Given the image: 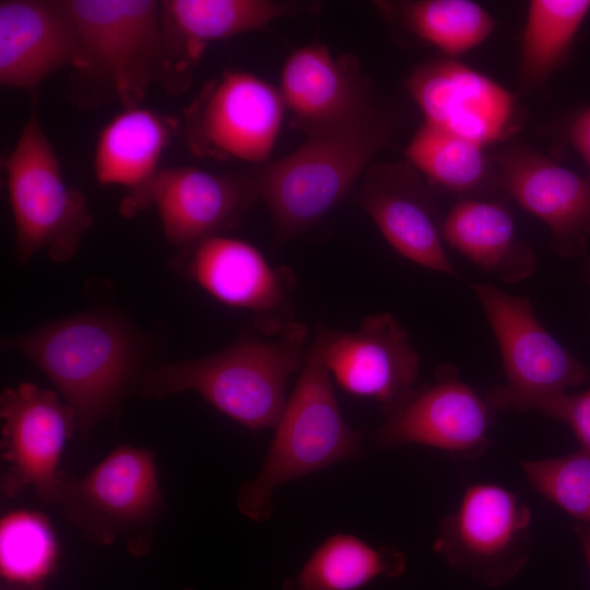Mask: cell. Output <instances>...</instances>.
Instances as JSON below:
<instances>
[{
	"label": "cell",
	"instance_id": "1",
	"mask_svg": "<svg viewBox=\"0 0 590 590\" xmlns=\"http://www.w3.org/2000/svg\"><path fill=\"white\" fill-rule=\"evenodd\" d=\"M394 127L391 114L371 103L308 132L293 152L253 173L278 240L299 235L335 206L361 180Z\"/></svg>",
	"mask_w": 590,
	"mask_h": 590
},
{
	"label": "cell",
	"instance_id": "2",
	"mask_svg": "<svg viewBox=\"0 0 590 590\" xmlns=\"http://www.w3.org/2000/svg\"><path fill=\"white\" fill-rule=\"evenodd\" d=\"M307 340V327L291 320L269 338L246 335L212 355L151 368L140 393L161 399L193 391L250 430L275 427L287 401V379L303 367Z\"/></svg>",
	"mask_w": 590,
	"mask_h": 590
},
{
	"label": "cell",
	"instance_id": "3",
	"mask_svg": "<svg viewBox=\"0 0 590 590\" xmlns=\"http://www.w3.org/2000/svg\"><path fill=\"white\" fill-rule=\"evenodd\" d=\"M35 364L87 434L122 400L137 371L134 340L126 326L99 314L49 322L7 340Z\"/></svg>",
	"mask_w": 590,
	"mask_h": 590
},
{
	"label": "cell",
	"instance_id": "4",
	"mask_svg": "<svg viewBox=\"0 0 590 590\" xmlns=\"http://www.w3.org/2000/svg\"><path fill=\"white\" fill-rule=\"evenodd\" d=\"M274 428L260 471L237 494L238 510L258 523L271 517L280 486L361 452L363 434L344 421L331 376L311 345Z\"/></svg>",
	"mask_w": 590,
	"mask_h": 590
},
{
	"label": "cell",
	"instance_id": "5",
	"mask_svg": "<svg viewBox=\"0 0 590 590\" xmlns=\"http://www.w3.org/2000/svg\"><path fill=\"white\" fill-rule=\"evenodd\" d=\"M14 146L2 161L22 262L44 251L58 263L72 259L92 225L85 197L70 187L37 111V95Z\"/></svg>",
	"mask_w": 590,
	"mask_h": 590
},
{
	"label": "cell",
	"instance_id": "6",
	"mask_svg": "<svg viewBox=\"0 0 590 590\" xmlns=\"http://www.w3.org/2000/svg\"><path fill=\"white\" fill-rule=\"evenodd\" d=\"M80 42L74 69L123 108L139 106L153 83H167L161 1L68 0Z\"/></svg>",
	"mask_w": 590,
	"mask_h": 590
},
{
	"label": "cell",
	"instance_id": "7",
	"mask_svg": "<svg viewBox=\"0 0 590 590\" xmlns=\"http://www.w3.org/2000/svg\"><path fill=\"white\" fill-rule=\"evenodd\" d=\"M56 505L88 541L128 538L129 548L143 553L163 506L154 453L119 446L84 476L61 471Z\"/></svg>",
	"mask_w": 590,
	"mask_h": 590
},
{
	"label": "cell",
	"instance_id": "8",
	"mask_svg": "<svg viewBox=\"0 0 590 590\" xmlns=\"http://www.w3.org/2000/svg\"><path fill=\"white\" fill-rule=\"evenodd\" d=\"M498 343L506 384L484 399L493 410L524 411L531 400L581 386L590 370L538 319L528 297L489 283L471 284Z\"/></svg>",
	"mask_w": 590,
	"mask_h": 590
},
{
	"label": "cell",
	"instance_id": "9",
	"mask_svg": "<svg viewBox=\"0 0 590 590\" xmlns=\"http://www.w3.org/2000/svg\"><path fill=\"white\" fill-rule=\"evenodd\" d=\"M530 508L495 484L467 488L439 524L433 548L453 569L489 587L512 579L530 553Z\"/></svg>",
	"mask_w": 590,
	"mask_h": 590
},
{
	"label": "cell",
	"instance_id": "10",
	"mask_svg": "<svg viewBox=\"0 0 590 590\" xmlns=\"http://www.w3.org/2000/svg\"><path fill=\"white\" fill-rule=\"evenodd\" d=\"M284 109L273 85L249 72L227 71L185 110L186 142L200 156L263 163L279 137Z\"/></svg>",
	"mask_w": 590,
	"mask_h": 590
},
{
	"label": "cell",
	"instance_id": "11",
	"mask_svg": "<svg viewBox=\"0 0 590 590\" xmlns=\"http://www.w3.org/2000/svg\"><path fill=\"white\" fill-rule=\"evenodd\" d=\"M0 489L14 498L33 488L45 503H57L59 461L78 428L72 409L58 396L31 382L5 388L0 397Z\"/></svg>",
	"mask_w": 590,
	"mask_h": 590
},
{
	"label": "cell",
	"instance_id": "12",
	"mask_svg": "<svg viewBox=\"0 0 590 590\" xmlns=\"http://www.w3.org/2000/svg\"><path fill=\"white\" fill-rule=\"evenodd\" d=\"M405 86L424 122L484 148L507 141L526 120L517 95L456 58L445 56L416 67Z\"/></svg>",
	"mask_w": 590,
	"mask_h": 590
},
{
	"label": "cell",
	"instance_id": "13",
	"mask_svg": "<svg viewBox=\"0 0 590 590\" xmlns=\"http://www.w3.org/2000/svg\"><path fill=\"white\" fill-rule=\"evenodd\" d=\"M311 347L345 392L376 401L384 415L416 388L420 356L389 312L367 316L355 331L320 328Z\"/></svg>",
	"mask_w": 590,
	"mask_h": 590
},
{
	"label": "cell",
	"instance_id": "14",
	"mask_svg": "<svg viewBox=\"0 0 590 590\" xmlns=\"http://www.w3.org/2000/svg\"><path fill=\"white\" fill-rule=\"evenodd\" d=\"M373 435L381 448L417 444L475 459L487 449L493 409L460 380L452 365L438 368L432 384L416 387Z\"/></svg>",
	"mask_w": 590,
	"mask_h": 590
},
{
	"label": "cell",
	"instance_id": "15",
	"mask_svg": "<svg viewBox=\"0 0 590 590\" xmlns=\"http://www.w3.org/2000/svg\"><path fill=\"white\" fill-rule=\"evenodd\" d=\"M257 199L253 173L221 175L194 166L162 167L126 215L155 208L167 240L185 249L233 227Z\"/></svg>",
	"mask_w": 590,
	"mask_h": 590
},
{
	"label": "cell",
	"instance_id": "16",
	"mask_svg": "<svg viewBox=\"0 0 590 590\" xmlns=\"http://www.w3.org/2000/svg\"><path fill=\"white\" fill-rule=\"evenodd\" d=\"M502 190L542 220L551 231L552 250L579 257L590 237V181L524 143L494 155Z\"/></svg>",
	"mask_w": 590,
	"mask_h": 590
},
{
	"label": "cell",
	"instance_id": "17",
	"mask_svg": "<svg viewBox=\"0 0 590 590\" xmlns=\"http://www.w3.org/2000/svg\"><path fill=\"white\" fill-rule=\"evenodd\" d=\"M357 200L401 256L421 267L458 275L445 250L444 219L436 199L409 162L370 165L359 180Z\"/></svg>",
	"mask_w": 590,
	"mask_h": 590
},
{
	"label": "cell",
	"instance_id": "18",
	"mask_svg": "<svg viewBox=\"0 0 590 590\" xmlns=\"http://www.w3.org/2000/svg\"><path fill=\"white\" fill-rule=\"evenodd\" d=\"M182 272L219 302L252 311L257 328L276 334L291 320L281 318L292 287L285 268L273 267L251 244L223 235L185 248Z\"/></svg>",
	"mask_w": 590,
	"mask_h": 590
},
{
	"label": "cell",
	"instance_id": "19",
	"mask_svg": "<svg viewBox=\"0 0 590 590\" xmlns=\"http://www.w3.org/2000/svg\"><path fill=\"white\" fill-rule=\"evenodd\" d=\"M78 28L68 0L0 1V84L36 92L50 74L75 69Z\"/></svg>",
	"mask_w": 590,
	"mask_h": 590
},
{
	"label": "cell",
	"instance_id": "20",
	"mask_svg": "<svg viewBox=\"0 0 590 590\" xmlns=\"http://www.w3.org/2000/svg\"><path fill=\"white\" fill-rule=\"evenodd\" d=\"M295 5L271 0H164L161 24L167 63L166 88L188 82L190 69L212 42L262 28L292 14Z\"/></svg>",
	"mask_w": 590,
	"mask_h": 590
},
{
	"label": "cell",
	"instance_id": "21",
	"mask_svg": "<svg viewBox=\"0 0 590 590\" xmlns=\"http://www.w3.org/2000/svg\"><path fill=\"white\" fill-rule=\"evenodd\" d=\"M279 91L285 108L307 132L344 120L371 104L355 60L334 56L322 44L305 45L288 55Z\"/></svg>",
	"mask_w": 590,
	"mask_h": 590
},
{
	"label": "cell",
	"instance_id": "22",
	"mask_svg": "<svg viewBox=\"0 0 590 590\" xmlns=\"http://www.w3.org/2000/svg\"><path fill=\"white\" fill-rule=\"evenodd\" d=\"M175 127L172 120L139 105L122 108L99 131L94 175L99 185L128 190L121 204L123 214L161 170L160 161Z\"/></svg>",
	"mask_w": 590,
	"mask_h": 590
},
{
	"label": "cell",
	"instance_id": "23",
	"mask_svg": "<svg viewBox=\"0 0 590 590\" xmlns=\"http://www.w3.org/2000/svg\"><path fill=\"white\" fill-rule=\"evenodd\" d=\"M442 238L482 270L519 282L536 269L532 247L517 233L510 210L495 199H460L442 220Z\"/></svg>",
	"mask_w": 590,
	"mask_h": 590
},
{
	"label": "cell",
	"instance_id": "24",
	"mask_svg": "<svg viewBox=\"0 0 590 590\" xmlns=\"http://www.w3.org/2000/svg\"><path fill=\"white\" fill-rule=\"evenodd\" d=\"M405 567V555L397 548L376 547L355 535L337 533L284 581L282 590H357L380 577H399Z\"/></svg>",
	"mask_w": 590,
	"mask_h": 590
},
{
	"label": "cell",
	"instance_id": "25",
	"mask_svg": "<svg viewBox=\"0 0 590 590\" xmlns=\"http://www.w3.org/2000/svg\"><path fill=\"white\" fill-rule=\"evenodd\" d=\"M484 149L471 140L423 122L410 140L405 156L406 162L430 184L461 194V199H479L477 196L485 199V194L493 192L494 178Z\"/></svg>",
	"mask_w": 590,
	"mask_h": 590
},
{
	"label": "cell",
	"instance_id": "26",
	"mask_svg": "<svg viewBox=\"0 0 590 590\" xmlns=\"http://www.w3.org/2000/svg\"><path fill=\"white\" fill-rule=\"evenodd\" d=\"M590 12V0H532L522 33L519 73L524 85L543 84L564 64Z\"/></svg>",
	"mask_w": 590,
	"mask_h": 590
},
{
	"label": "cell",
	"instance_id": "27",
	"mask_svg": "<svg viewBox=\"0 0 590 590\" xmlns=\"http://www.w3.org/2000/svg\"><path fill=\"white\" fill-rule=\"evenodd\" d=\"M397 7L402 24L446 57L456 58L477 47L495 28L493 16L470 0H415Z\"/></svg>",
	"mask_w": 590,
	"mask_h": 590
},
{
	"label": "cell",
	"instance_id": "28",
	"mask_svg": "<svg viewBox=\"0 0 590 590\" xmlns=\"http://www.w3.org/2000/svg\"><path fill=\"white\" fill-rule=\"evenodd\" d=\"M57 558V539L44 514L17 510L2 517L0 571L5 582L43 585Z\"/></svg>",
	"mask_w": 590,
	"mask_h": 590
},
{
	"label": "cell",
	"instance_id": "29",
	"mask_svg": "<svg viewBox=\"0 0 590 590\" xmlns=\"http://www.w3.org/2000/svg\"><path fill=\"white\" fill-rule=\"evenodd\" d=\"M536 492L578 522L590 526V455L578 451L542 460L521 462Z\"/></svg>",
	"mask_w": 590,
	"mask_h": 590
},
{
	"label": "cell",
	"instance_id": "30",
	"mask_svg": "<svg viewBox=\"0 0 590 590\" xmlns=\"http://www.w3.org/2000/svg\"><path fill=\"white\" fill-rule=\"evenodd\" d=\"M527 410H536L570 426L580 449L590 455V389L581 393L557 392L528 402Z\"/></svg>",
	"mask_w": 590,
	"mask_h": 590
},
{
	"label": "cell",
	"instance_id": "31",
	"mask_svg": "<svg viewBox=\"0 0 590 590\" xmlns=\"http://www.w3.org/2000/svg\"><path fill=\"white\" fill-rule=\"evenodd\" d=\"M565 135L586 164L587 178L590 181V106L571 117L567 123Z\"/></svg>",
	"mask_w": 590,
	"mask_h": 590
},
{
	"label": "cell",
	"instance_id": "32",
	"mask_svg": "<svg viewBox=\"0 0 590 590\" xmlns=\"http://www.w3.org/2000/svg\"><path fill=\"white\" fill-rule=\"evenodd\" d=\"M571 529L582 548L590 570V526L582 522H576L573 524Z\"/></svg>",
	"mask_w": 590,
	"mask_h": 590
},
{
	"label": "cell",
	"instance_id": "33",
	"mask_svg": "<svg viewBox=\"0 0 590 590\" xmlns=\"http://www.w3.org/2000/svg\"><path fill=\"white\" fill-rule=\"evenodd\" d=\"M43 585H16V583H9L5 582L1 586V590H42Z\"/></svg>",
	"mask_w": 590,
	"mask_h": 590
},
{
	"label": "cell",
	"instance_id": "34",
	"mask_svg": "<svg viewBox=\"0 0 590 590\" xmlns=\"http://www.w3.org/2000/svg\"><path fill=\"white\" fill-rule=\"evenodd\" d=\"M588 271H589V275H590V264L588 266Z\"/></svg>",
	"mask_w": 590,
	"mask_h": 590
}]
</instances>
